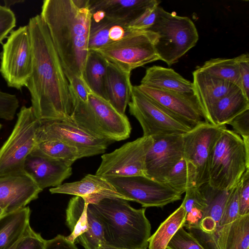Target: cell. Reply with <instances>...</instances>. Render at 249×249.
<instances>
[{
    "instance_id": "cell-29",
    "label": "cell",
    "mask_w": 249,
    "mask_h": 249,
    "mask_svg": "<svg viewBox=\"0 0 249 249\" xmlns=\"http://www.w3.org/2000/svg\"><path fill=\"white\" fill-rule=\"evenodd\" d=\"M207 206L199 225L200 230L206 233L213 232L218 227L231 190H220L210 187L208 183L199 187Z\"/></svg>"
},
{
    "instance_id": "cell-42",
    "label": "cell",
    "mask_w": 249,
    "mask_h": 249,
    "mask_svg": "<svg viewBox=\"0 0 249 249\" xmlns=\"http://www.w3.org/2000/svg\"><path fill=\"white\" fill-rule=\"evenodd\" d=\"M228 124L232 126V131L242 138H249V109L236 116Z\"/></svg>"
},
{
    "instance_id": "cell-19",
    "label": "cell",
    "mask_w": 249,
    "mask_h": 249,
    "mask_svg": "<svg viewBox=\"0 0 249 249\" xmlns=\"http://www.w3.org/2000/svg\"><path fill=\"white\" fill-rule=\"evenodd\" d=\"M23 171L42 191L48 187L61 185L72 173L71 166L46 156L35 148L26 159Z\"/></svg>"
},
{
    "instance_id": "cell-16",
    "label": "cell",
    "mask_w": 249,
    "mask_h": 249,
    "mask_svg": "<svg viewBox=\"0 0 249 249\" xmlns=\"http://www.w3.org/2000/svg\"><path fill=\"white\" fill-rule=\"evenodd\" d=\"M153 144L145 159L146 176L164 182L172 168L183 158L182 135L152 137Z\"/></svg>"
},
{
    "instance_id": "cell-4",
    "label": "cell",
    "mask_w": 249,
    "mask_h": 249,
    "mask_svg": "<svg viewBox=\"0 0 249 249\" xmlns=\"http://www.w3.org/2000/svg\"><path fill=\"white\" fill-rule=\"evenodd\" d=\"M249 169V138L225 128L213 148L209 162V186L230 190Z\"/></svg>"
},
{
    "instance_id": "cell-10",
    "label": "cell",
    "mask_w": 249,
    "mask_h": 249,
    "mask_svg": "<svg viewBox=\"0 0 249 249\" xmlns=\"http://www.w3.org/2000/svg\"><path fill=\"white\" fill-rule=\"evenodd\" d=\"M128 106L129 113L141 124L143 136L183 135L194 127L160 106L137 86L132 87Z\"/></svg>"
},
{
    "instance_id": "cell-36",
    "label": "cell",
    "mask_w": 249,
    "mask_h": 249,
    "mask_svg": "<svg viewBox=\"0 0 249 249\" xmlns=\"http://www.w3.org/2000/svg\"><path fill=\"white\" fill-rule=\"evenodd\" d=\"M237 186L232 189L226 202L218 227L227 225L239 216Z\"/></svg>"
},
{
    "instance_id": "cell-24",
    "label": "cell",
    "mask_w": 249,
    "mask_h": 249,
    "mask_svg": "<svg viewBox=\"0 0 249 249\" xmlns=\"http://www.w3.org/2000/svg\"><path fill=\"white\" fill-rule=\"evenodd\" d=\"M130 76L131 72L108 62L106 80L107 101L122 114H125L130 100L133 87Z\"/></svg>"
},
{
    "instance_id": "cell-11",
    "label": "cell",
    "mask_w": 249,
    "mask_h": 249,
    "mask_svg": "<svg viewBox=\"0 0 249 249\" xmlns=\"http://www.w3.org/2000/svg\"><path fill=\"white\" fill-rule=\"evenodd\" d=\"M226 128V125H216L205 122L182 135L183 157L193 168L195 187L199 188L208 183L213 148Z\"/></svg>"
},
{
    "instance_id": "cell-31",
    "label": "cell",
    "mask_w": 249,
    "mask_h": 249,
    "mask_svg": "<svg viewBox=\"0 0 249 249\" xmlns=\"http://www.w3.org/2000/svg\"><path fill=\"white\" fill-rule=\"evenodd\" d=\"M186 212L180 206L161 223L148 240V249H167V246L178 229L183 227Z\"/></svg>"
},
{
    "instance_id": "cell-20",
    "label": "cell",
    "mask_w": 249,
    "mask_h": 249,
    "mask_svg": "<svg viewBox=\"0 0 249 249\" xmlns=\"http://www.w3.org/2000/svg\"><path fill=\"white\" fill-rule=\"evenodd\" d=\"M42 190L24 172L0 177V207L4 213L26 207Z\"/></svg>"
},
{
    "instance_id": "cell-25",
    "label": "cell",
    "mask_w": 249,
    "mask_h": 249,
    "mask_svg": "<svg viewBox=\"0 0 249 249\" xmlns=\"http://www.w3.org/2000/svg\"><path fill=\"white\" fill-rule=\"evenodd\" d=\"M249 109V99L243 90L238 88L212 106L206 122L211 124L226 125L236 116Z\"/></svg>"
},
{
    "instance_id": "cell-50",
    "label": "cell",
    "mask_w": 249,
    "mask_h": 249,
    "mask_svg": "<svg viewBox=\"0 0 249 249\" xmlns=\"http://www.w3.org/2000/svg\"><path fill=\"white\" fill-rule=\"evenodd\" d=\"M1 126H2V125H1V124L0 123V130L1 128Z\"/></svg>"
},
{
    "instance_id": "cell-12",
    "label": "cell",
    "mask_w": 249,
    "mask_h": 249,
    "mask_svg": "<svg viewBox=\"0 0 249 249\" xmlns=\"http://www.w3.org/2000/svg\"><path fill=\"white\" fill-rule=\"evenodd\" d=\"M153 142L152 137L142 136L103 154L95 175L106 178L146 176V156Z\"/></svg>"
},
{
    "instance_id": "cell-5",
    "label": "cell",
    "mask_w": 249,
    "mask_h": 249,
    "mask_svg": "<svg viewBox=\"0 0 249 249\" xmlns=\"http://www.w3.org/2000/svg\"><path fill=\"white\" fill-rule=\"evenodd\" d=\"M71 119L95 135L112 142L129 138L131 126L127 117L118 112L106 100L89 92L87 103L71 95Z\"/></svg>"
},
{
    "instance_id": "cell-27",
    "label": "cell",
    "mask_w": 249,
    "mask_h": 249,
    "mask_svg": "<svg viewBox=\"0 0 249 249\" xmlns=\"http://www.w3.org/2000/svg\"><path fill=\"white\" fill-rule=\"evenodd\" d=\"M35 148L46 156L63 161L71 166L78 159L103 154L106 150L79 147L58 140L37 143Z\"/></svg>"
},
{
    "instance_id": "cell-28",
    "label": "cell",
    "mask_w": 249,
    "mask_h": 249,
    "mask_svg": "<svg viewBox=\"0 0 249 249\" xmlns=\"http://www.w3.org/2000/svg\"><path fill=\"white\" fill-rule=\"evenodd\" d=\"M30 208L5 213L0 216V249H7L22 237L30 225Z\"/></svg>"
},
{
    "instance_id": "cell-39",
    "label": "cell",
    "mask_w": 249,
    "mask_h": 249,
    "mask_svg": "<svg viewBox=\"0 0 249 249\" xmlns=\"http://www.w3.org/2000/svg\"><path fill=\"white\" fill-rule=\"evenodd\" d=\"M240 216L249 213V169L242 176L237 185Z\"/></svg>"
},
{
    "instance_id": "cell-48",
    "label": "cell",
    "mask_w": 249,
    "mask_h": 249,
    "mask_svg": "<svg viewBox=\"0 0 249 249\" xmlns=\"http://www.w3.org/2000/svg\"><path fill=\"white\" fill-rule=\"evenodd\" d=\"M19 240H18V241H19ZM18 241L16 243H15V244H14L13 245H12V246H11L10 247H9V248L7 249H15V248Z\"/></svg>"
},
{
    "instance_id": "cell-17",
    "label": "cell",
    "mask_w": 249,
    "mask_h": 249,
    "mask_svg": "<svg viewBox=\"0 0 249 249\" xmlns=\"http://www.w3.org/2000/svg\"><path fill=\"white\" fill-rule=\"evenodd\" d=\"M205 249H249V213L206 233L197 226H185Z\"/></svg>"
},
{
    "instance_id": "cell-37",
    "label": "cell",
    "mask_w": 249,
    "mask_h": 249,
    "mask_svg": "<svg viewBox=\"0 0 249 249\" xmlns=\"http://www.w3.org/2000/svg\"><path fill=\"white\" fill-rule=\"evenodd\" d=\"M185 193V197L181 206L186 213L193 209H197L204 212L207 204L200 188L192 187L187 189Z\"/></svg>"
},
{
    "instance_id": "cell-46",
    "label": "cell",
    "mask_w": 249,
    "mask_h": 249,
    "mask_svg": "<svg viewBox=\"0 0 249 249\" xmlns=\"http://www.w3.org/2000/svg\"><path fill=\"white\" fill-rule=\"evenodd\" d=\"M23 1H24L23 0H4V6L10 8L11 5H14L17 3L22 2Z\"/></svg>"
},
{
    "instance_id": "cell-44",
    "label": "cell",
    "mask_w": 249,
    "mask_h": 249,
    "mask_svg": "<svg viewBox=\"0 0 249 249\" xmlns=\"http://www.w3.org/2000/svg\"><path fill=\"white\" fill-rule=\"evenodd\" d=\"M71 93L81 101L87 103L90 90L82 77L75 76L69 81Z\"/></svg>"
},
{
    "instance_id": "cell-21",
    "label": "cell",
    "mask_w": 249,
    "mask_h": 249,
    "mask_svg": "<svg viewBox=\"0 0 249 249\" xmlns=\"http://www.w3.org/2000/svg\"><path fill=\"white\" fill-rule=\"evenodd\" d=\"M49 191L52 194H67L80 196L89 204L95 203L107 197L126 200L106 178L96 175L88 174L79 181L62 184L51 188Z\"/></svg>"
},
{
    "instance_id": "cell-1",
    "label": "cell",
    "mask_w": 249,
    "mask_h": 249,
    "mask_svg": "<svg viewBox=\"0 0 249 249\" xmlns=\"http://www.w3.org/2000/svg\"><path fill=\"white\" fill-rule=\"evenodd\" d=\"M33 52L31 75L26 87L38 120L70 118L73 99L70 85L47 27L40 15L30 18Z\"/></svg>"
},
{
    "instance_id": "cell-15",
    "label": "cell",
    "mask_w": 249,
    "mask_h": 249,
    "mask_svg": "<svg viewBox=\"0 0 249 249\" xmlns=\"http://www.w3.org/2000/svg\"><path fill=\"white\" fill-rule=\"evenodd\" d=\"M36 140L37 143L58 140L79 147L105 149L112 142L82 128L71 118L38 120Z\"/></svg>"
},
{
    "instance_id": "cell-26",
    "label": "cell",
    "mask_w": 249,
    "mask_h": 249,
    "mask_svg": "<svg viewBox=\"0 0 249 249\" xmlns=\"http://www.w3.org/2000/svg\"><path fill=\"white\" fill-rule=\"evenodd\" d=\"M140 85L193 94V84L171 68L153 66L146 69Z\"/></svg>"
},
{
    "instance_id": "cell-7",
    "label": "cell",
    "mask_w": 249,
    "mask_h": 249,
    "mask_svg": "<svg viewBox=\"0 0 249 249\" xmlns=\"http://www.w3.org/2000/svg\"><path fill=\"white\" fill-rule=\"evenodd\" d=\"M38 124L32 107L22 106L11 133L0 148V177L23 172L25 160L37 144Z\"/></svg>"
},
{
    "instance_id": "cell-13",
    "label": "cell",
    "mask_w": 249,
    "mask_h": 249,
    "mask_svg": "<svg viewBox=\"0 0 249 249\" xmlns=\"http://www.w3.org/2000/svg\"><path fill=\"white\" fill-rule=\"evenodd\" d=\"M106 179L127 201H135L144 208H162L181 198V194L166 183L146 176L114 177Z\"/></svg>"
},
{
    "instance_id": "cell-35",
    "label": "cell",
    "mask_w": 249,
    "mask_h": 249,
    "mask_svg": "<svg viewBox=\"0 0 249 249\" xmlns=\"http://www.w3.org/2000/svg\"><path fill=\"white\" fill-rule=\"evenodd\" d=\"M167 249H205L183 227H181L169 241Z\"/></svg>"
},
{
    "instance_id": "cell-30",
    "label": "cell",
    "mask_w": 249,
    "mask_h": 249,
    "mask_svg": "<svg viewBox=\"0 0 249 249\" xmlns=\"http://www.w3.org/2000/svg\"><path fill=\"white\" fill-rule=\"evenodd\" d=\"M108 62L99 53L89 51L82 78L90 92L107 101L106 80Z\"/></svg>"
},
{
    "instance_id": "cell-6",
    "label": "cell",
    "mask_w": 249,
    "mask_h": 249,
    "mask_svg": "<svg viewBox=\"0 0 249 249\" xmlns=\"http://www.w3.org/2000/svg\"><path fill=\"white\" fill-rule=\"evenodd\" d=\"M147 30L158 36L155 48L160 60L169 66L177 63L198 40V34L192 20L165 11L160 5L153 25Z\"/></svg>"
},
{
    "instance_id": "cell-14",
    "label": "cell",
    "mask_w": 249,
    "mask_h": 249,
    "mask_svg": "<svg viewBox=\"0 0 249 249\" xmlns=\"http://www.w3.org/2000/svg\"><path fill=\"white\" fill-rule=\"evenodd\" d=\"M86 200L78 196L71 197L66 210V224L71 242L80 244L85 249H97L105 245L102 225L89 208Z\"/></svg>"
},
{
    "instance_id": "cell-43",
    "label": "cell",
    "mask_w": 249,
    "mask_h": 249,
    "mask_svg": "<svg viewBox=\"0 0 249 249\" xmlns=\"http://www.w3.org/2000/svg\"><path fill=\"white\" fill-rule=\"evenodd\" d=\"M238 67L242 89L249 99V55L243 53L236 57Z\"/></svg>"
},
{
    "instance_id": "cell-8",
    "label": "cell",
    "mask_w": 249,
    "mask_h": 249,
    "mask_svg": "<svg viewBox=\"0 0 249 249\" xmlns=\"http://www.w3.org/2000/svg\"><path fill=\"white\" fill-rule=\"evenodd\" d=\"M33 52L29 28L25 25L13 30L2 45L0 72L8 87L21 90L33 70Z\"/></svg>"
},
{
    "instance_id": "cell-49",
    "label": "cell",
    "mask_w": 249,
    "mask_h": 249,
    "mask_svg": "<svg viewBox=\"0 0 249 249\" xmlns=\"http://www.w3.org/2000/svg\"><path fill=\"white\" fill-rule=\"evenodd\" d=\"M3 214H4V212L2 209L0 207V216L2 215Z\"/></svg>"
},
{
    "instance_id": "cell-18",
    "label": "cell",
    "mask_w": 249,
    "mask_h": 249,
    "mask_svg": "<svg viewBox=\"0 0 249 249\" xmlns=\"http://www.w3.org/2000/svg\"><path fill=\"white\" fill-rule=\"evenodd\" d=\"M137 88L160 106L193 127L206 122L193 94L139 85Z\"/></svg>"
},
{
    "instance_id": "cell-3",
    "label": "cell",
    "mask_w": 249,
    "mask_h": 249,
    "mask_svg": "<svg viewBox=\"0 0 249 249\" xmlns=\"http://www.w3.org/2000/svg\"><path fill=\"white\" fill-rule=\"evenodd\" d=\"M128 201L107 197L89 204V208L100 221L105 245L118 249H147L151 226L145 208L137 209Z\"/></svg>"
},
{
    "instance_id": "cell-22",
    "label": "cell",
    "mask_w": 249,
    "mask_h": 249,
    "mask_svg": "<svg viewBox=\"0 0 249 249\" xmlns=\"http://www.w3.org/2000/svg\"><path fill=\"white\" fill-rule=\"evenodd\" d=\"M193 94L206 122L208 112L213 105L229 93L240 88L231 82L198 69L193 72Z\"/></svg>"
},
{
    "instance_id": "cell-47",
    "label": "cell",
    "mask_w": 249,
    "mask_h": 249,
    "mask_svg": "<svg viewBox=\"0 0 249 249\" xmlns=\"http://www.w3.org/2000/svg\"><path fill=\"white\" fill-rule=\"evenodd\" d=\"M97 249H118V248L110 247V246H107L106 245H104L101 246L100 247H99V248H98Z\"/></svg>"
},
{
    "instance_id": "cell-33",
    "label": "cell",
    "mask_w": 249,
    "mask_h": 249,
    "mask_svg": "<svg viewBox=\"0 0 249 249\" xmlns=\"http://www.w3.org/2000/svg\"><path fill=\"white\" fill-rule=\"evenodd\" d=\"M164 182L182 195L195 185V175L192 166L183 157L167 176Z\"/></svg>"
},
{
    "instance_id": "cell-40",
    "label": "cell",
    "mask_w": 249,
    "mask_h": 249,
    "mask_svg": "<svg viewBox=\"0 0 249 249\" xmlns=\"http://www.w3.org/2000/svg\"><path fill=\"white\" fill-rule=\"evenodd\" d=\"M46 240L35 232L30 225L17 243L15 249H45Z\"/></svg>"
},
{
    "instance_id": "cell-2",
    "label": "cell",
    "mask_w": 249,
    "mask_h": 249,
    "mask_svg": "<svg viewBox=\"0 0 249 249\" xmlns=\"http://www.w3.org/2000/svg\"><path fill=\"white\" fill-rule=\"evenodd\" d=\"M89 0H45L40 15L48 29L68 81L82 77L89 53L92 14Z\"/></svg>"
},
{
    "instance_id": "cell-9",
    "label": "cell",
    "mask_w": 249,
    "mask_h": 249,
    "mask_svg": "<svg viewBox=\"0 0 249 249\" xmlns=\"http://www.w3.org/2000/svg\"><path fill=\"white\" fill-rule=\"evenodd\" d=\"M157 34L150 30H133L122 39L96 51L108 62L130 72L160 60L155 50Z\"/></svg>"
},
{
    "instance_id": "cell-34",
    "label": "cell",
    "mask_w": 249,
    "mask_h": 249,
    "mask_svg": "<svg viewBox=\"0 0 249 249\" xmlns=\"http://www.w3.org/2000/svg\"><path fill=\"white\" fill-rule=\"evenodd\" d=\"M117 19L106 17L98 23L91 21L89 38V51H96L110 43L109 30Z\"/></svg>"
},
{
    "instance_id": "cell-38",
    "label": "cell",
    "mask_w": 249,
    "mask_h": 249,
    "mask_svg": "<svg viewBox=\"0 0 249 249\" xmlns=\"http://www.w3.org/2000/svg\"><path fill=\"white\" fill-rule=\"evenodd\" d=\"M160 2L148 7L141 16L129 22V29L133 30H147L154 23L157 16V8Z\"/></svg>"
},
{
    "instance_id": "cell-32",
    "label": "cell",
    "mask_w": 249,
    "mask_h": 249,
    "mask_svg": "<svg viewBox=\"0 0 249 249\" xmlns=\"http://www.w3.org/2000/svg\"><path fill=\"white\" fill-rule=\"evenodd\" d=\"M197 69L231 82L242 89L236 57L232 58H212Z\"/></svg>"
},
{
    "instance_id": "cell-41",
    "label": "cell",
    "mask_w": 249,
    "mask_h": 249,
    "mask_svg": "<svg viewBox=\"0 0 249 249\" xmlns=\"http://www.w3.org/2000/svg\"><path fill=\"white\" fill-rule=\"evenodd\" d=\"M16 26V17L13 11L0 4V43Z\"/></svg>"
},
{
    "instance_id": "cell-45",
    "label": "cell",
    "mask_w": 249,
    "mask_h": 249,
    "mask_svg": "<svg viewBox=\"0 0 249 249\" xmlns=\"http://www.w3.org/2000/svg\"><path fill=\"white\" fill-rule=\"evenodd\" d=\"M45 249H79L76 244L69 240L66 236L58 234L54 238L46 240Z\"/></svg>"
},
{
    "instance_id": "cell-23",
    "label": "cell",
    "mask_w": 249,
    "mask_h": 249,
    "mask_svg": "<svg viewBox=\"0 0 249 249\" xmlns=\"http://www.w3.org/2000/svg\"><path fill=\"white\" fill-rule=\"evenodd\" d=\"M159 2L158 0H89V6L91 13L101 10L106 17L129 23Z\"/></svg>"
}]
</instances>
